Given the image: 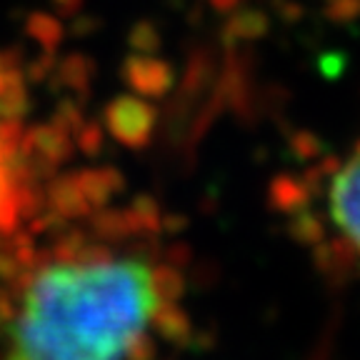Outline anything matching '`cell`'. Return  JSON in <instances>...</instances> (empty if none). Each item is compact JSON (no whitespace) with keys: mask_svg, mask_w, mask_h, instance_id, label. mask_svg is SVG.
Segmentation results:
<instances>
[{"mask_svg":"<svg viewBox=\"0 0 360 360\" xmlns=\"http://www.w3.org/2000/svg\"><path fill=\"white\" fill-rule=\"evenodd\" d=\"M20 218V175L8 125L0 120V240H6Z\"/></svg>","mask_w":360,"mask_h":360,"instance_id":"obj_3","label":"cell"},{"mask_svg":"<svg viewBox=\"0 0 360 360\" xmlns=\"http://www.w3.org/2000/svg\"><path fill=\"white\" fill-rule=\"evenodd\" d=\"M326 202L333 228L360 258V146L333 173Z\"/></svg>","mask_w":360,"mask_h":360,"instance_id":"obj_2","label":"cell"},{"mask_svg":"<svg viewBox=\"0 0 360 360\" xmlns=\"http://www.w3.org/2000/svg\"><path fill=\"white\" fill-rule=\"evenodd\" d=\"M160 265L88 245L53 255L22 283L6 360H133L163 318Z\"/></svg>","mask_w":360,"mask_h":360,"instance_id":"obj_1","label":"cell"}]
</instances>
